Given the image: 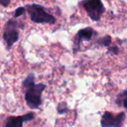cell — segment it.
<instances>
[{"instance_id":"8992f818","label":"cell","mask_w":127,"mask_h":127,"mask_svg":"<svg viewBox=\"0 0 127 127\" xmlns=\"http://www.w3.org/2000/svg\"><path fill=\"white\" fill-rule=\"evenodd\" d=\"M95 34V31L94 30L93 28L90 27H87V28L82 29L80 30L77 32L75 37H74V52L76 53L77 51L80 49V43H81L83 41H90L93 38V36Z\"/></svg>"},{"instance_id":"30bf717a","label":"cell","mask_w":127,"mask_h":127,"mask_svg":"<svg viewBox=\"0 0 127 127\" xmlns=\"http://www.w3.org/2000/svg\"><path fill=\"white\" fill-rule=\"evenodd\" d=\"M57 111H58V113L59 114H63L65 112H67V106L66 105V103H61L59 104L58 107H57Z\"/></svg>"},{"instance_id":"7c38bea8","label":"cell","mask_w":127,"mask_h":127,"mask_svg":"<svg viewBox=\"0 0 127 127\" xmlns=\"http://www.w3.org/2000/svg\"><path fill=\"white\" fill-rule=\"evenodd\" d=\"M10 2H11V0H0V5L3 7H8Z\"/></svg>"},{"instance_id":"4fadbf2b","label":"cell","mask_w":127,"mask_h":127,"mask_svg":"<svg viewBox=\"0 0 127 127\" xmlns=\"http://www.w3.org/2000/svg\"><path fill=\"white\" fill-rule=\"evenodd\" d=\"M118 51H119V49H118V48H117V47L110 48V49H109V52H110V53L114 54V55H116V54H118Z\"/></svg>"},{"instance_id":"ba28073f","label":"cell","mask_w":127,"mask_h":127,"mask_svg":"<svg viewBox=\"0 0 127 127\" xmlns=\"http://www.w3.org/2000/svg\"><path fill=\"white\" fill-rule=\"evenodd\" d=\"M116 103L119 106H124L127 110V89L118 94Z\"/></svg>"},{"instance_id":"8fae6325","label":"cell","mask_w":127,"mask_h":127,"mask_svg":"<svg viewBox=\"0 0 127 127\" xmlns=\"http://www.w3.org/2000/svg\"><path fill=\"white\" fill-rule=\"evenodd\" d=\"M25 10H26V9L24 8V7H18V8H17V10H16V11H15L14 17H15V18H17V17L24 15V12H25Z\"/></svg>"},{"instance_id":"6da1fadb","label":"cell","mask_w":127,"mask_h":127,"mask_svg":"<svg viewBox=\"0 0 127 127\" xmlns=\"http://www.w3.org/2000/svg\"><path fill=\"white\" fill-rule=\"evenodd\" d=\"M23 87L25 89L24 99L30 109H38L42 105V94L46 88L43 83H35V75L30 73L23 81Z\"/></svg>"},{"instance_id":"3957f363","label":"cell","mask_w":127,"mask_h":127,"mask_svg":"<svg viewBox=\"0 0 127 127\" xmlns=\"http://www.w3.org/2000/svg\"><path fill=\"white\" fill-rule=\"evenodd\" d=\"M82 5L90 19L94 22H99L105 11L101 0H84Z\"/></svg>"},{"instance_id":"52a82bcc","label":"cell","mask_w":127,"mask_h":127,"mask_svg":"<svg viewBox=\"0 0 127 127\" xmlns=\"http://www.w3.org/2000/svg\"><path fill=\"white\" fill-rule=\"evenodd\" d=\"M34 112H29L23 116H11L9 117L5 123V127H23L24 122H29L35 119Z\"/></svg>"},{"instance_id":"5b68a950","label":"cell","mask_w":127,"mask_h":127,"mask_svg":"<svg viewBox=\"0 0 127 127\" xmlns=\"http://www.w3.org/2000/svg\"><path fill=\"white\" fill-rule=\"evenodd\" d=\"M126 119L125 112L119 114H113L112 112H104L101 118V126L102 127H121L124 120Z\"/></svg>"},{"instance_id":"277c9868","label":"cell","mask_w":127,"mask_h":127,"mask_svg":"<svg viewBox=\"0 0 127 127\" xmlns=\"http://www.w3.org/2000/svg\"><path fill=\"white\" fill-rule=\"evenodd\" d=\"M17 22L14 19H10L4 25L3 38L7 44V49H10L15 42L19 39V34L17 31Z\"/></svg>"},{"instance_id":"7a4b0ae2","label":"cell","mask_w":127,"mask_h":127,"mask_svg":"<svg viewBox=\"0 0 127 127\" xmlns=\"http://www.w3.org/2000/svg\"><path fill=\"white\" fill-rule=\"evenodd\" d=\"M26 10L30 15L31 21L35 24H55V17L45 10L43 6L32 3L26 6Z\"/></svg>"},{"instance_id":"9c48e42d","label":"cell","mask_w":127,"mask_h":127,"mask_svg":"<svg viewBox=\"0 0 127 127\" xmlns=\"http://www.w3.org/2000/svg\"><path fill=\"white\" fill-rule=\"evenodd\" d=\"M111 42H112V38L110 35H105L98 41V43L101 46H104V47H108L111 44Z\"/></svg>"}]
</instances>
